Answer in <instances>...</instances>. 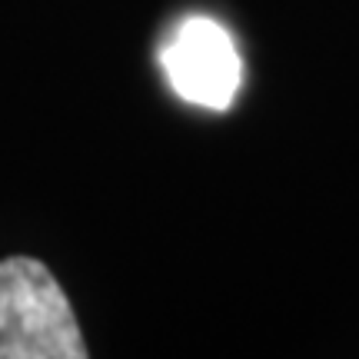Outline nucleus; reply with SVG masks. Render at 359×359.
<instances>
[{
    "instance_id": "nucleus-2",
    "label": "nucleus",
    "mask_w": 359,
    "mask_h": 359,
    "mask_svg": "<svg viewBox=\"0 0 359 359\" xmlns=\"http://www.w3.org/2000/svg\"><path fill=\"white\" fill-rule=\"evenodd\" d=\"M170 87L187 103L226 110L240 87V53L230 34L206 17H190L163 43Z\"/></svg>"
},
{
    "instance_id": "nucleus-1",
    "label": "nucleus",
    "mask_w": 359,
    "mask_h": 359,
    "mask_svg": "<svg viewBox=\"0 0 359 359\" xmlns=\"http://www.w3.org/2000/svg\"><path fill=\"white\" fill-rule=\"evenodd\" d=\"M74 309L50 269L30 257L0 263V359H83Z\"/></svg>"
}]
</instances>
